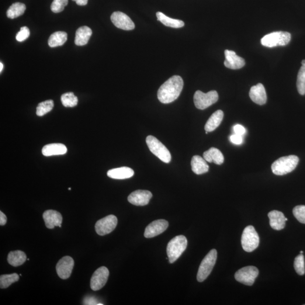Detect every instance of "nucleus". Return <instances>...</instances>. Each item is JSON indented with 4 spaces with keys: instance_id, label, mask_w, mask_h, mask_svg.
Listing matches in <instances>:
<instances>
[{
    "instance_id": "1",
    "label": "nucleus",
    "mask_w": 305,
    "mask_h": 305,
    "mask_svg": "<svg viewBox=\"0 0 305 305\" xmlns=\"http://www.w3.org/2000/svg\"><path fill=\"white\" fill-rule=\"evenodd\" d=\"M184 86L181 76L174 75L163 84L158 91V99L163 103H169L177 99Z\"/></svg>"
},
{
    "instance_id": "2",
    "label": "nucleus",
    "mask_w": 305,
    "mask_h": 305,
    "mask_svg": "<svg viewBox=\"0 0 305 305\" xmlns=\"http://www.w3.org/2000/svg\"><path fill=\"white\" fill-rule=\"evenodd\" d=\"M299 162V158L296 155H290L281 157L272 164V171L276 175H286L293 171Z\"/></svg>"
},
{
    "instance_id": "3",
    "label": "nucleus",
    "mask_w": 305,
    "mask_h": 305,
    "mask_svg": "<svg viewBox=\"0 0 305 305\" xmlns=\"http://www.w3.org/2000/svg\"><path fill=\"white\" fill-rule=\"evenodd\" d=\"M187 245L188 241L183 235L177 236L169 242L167 254L169 263L175 262L181 256L183 253L185 251Z\"/></svg>"
},
{
    "instance_id": "4",
    "label": "nucleus",
    "mask_w": 305,
    "mask_h": 305,
    "mask_svg": "<svg viewBox=\"0 0 305 305\" xmlns=\"http://www.w3.org/2000/svg\"><path fill=\"white\" fill-rule=\"evenodd\" d=\"M146 142L150 151L156 157L166 164H169L171 162V155L170 152L157 138L150 135L147 137Z\"/></svg>"
},
{
    "instance_id": "5",
    "label": "nucleus",
    "mask_w": 305,
    "mask_h": 305,
    "mask_svg": "<svg viewBox=\"0 0 305 305\" xmlns=\"http://www.w3.org/2000/svg\"><path fill=\"white\" fill-rule=\"evenodd\" d=\"M291 34L285 31H277L266 34L261 39L262 46L269 48L286 46L290 42Z\"/></svg>"
},
{
    "instance_id": "6",
    "label": "nucleus",
    "mask_w": 305,
    "mask_h": 305,
    "mask_svg": "<svg viewBox=\"0 0 305 305\" xmlns=\"http://www.w3.org/2000/svg\"><path fill=\"white\" fill-rule=\"evenodd\" d=\"M217 259V252L216 249H212L205 256L201 263L197 275L198 282H203L209 276L216 265Z\"/></svg>"
},
{
    "instance_id": "7",
    "label": "nucleus",
    "mask_w": 305,
    "mask_h": 305,
    "mask_svg": "<svg viewBox=\"0 0 305 305\" xmlns=\"http://www.w3.org/2000/svg\"><path fill=\"white\" fill-rule=\"evenodd\" d=\"M259 244V237L254 226L246 227L241 237V245L244 250L252 252L257 248Z\"/></svg>"
},
{
    "instance_id": "8",
    "label": "nucleus",
    "mask_w": 305,
    "mask_h": 305,
    "mask_svg": "<svg viewBox=\"0 0 305 305\" xmlns=\"http://www.w3.org/2000/svg\"><path fill=\"white\" fill-rule=\"evenodd\" d=\"M218 99L219 96L216 91H211L206 93L197 91L194 95L193 100L197 109L204 110L216 103Z\"/></svg>"
},
{
    "instance_id": "9",
    "label": "nucleus",
    "mask_w": 305,
    "mask_h": 305,
    "mask_svg": "<svg viewBox=\"0 0 305 305\" xmlns=\"http://www.w3.org/2000/svg\"><path fill=\"white\" fill-rule=\"evenodd\" d=\"M259 274L257 268L254 266H246L236 272L235 278L237 282L246 286H251Z\"/></svg>"
},
{
    "instance_id": "10",
    "label": "nucleus",
    "mask_w": 305,
    "mask_h": 305,
    "mask_svg": "<svg viewBox=\"0 0 305 305\" xmlns=\"http://www.w3.org/2000/svg\"><path fill=\"white\" fill-rule=\"evenodd\" d=\"M117 223V218L114 215L104 217L97 221L95 224L96 233L100 236L109 234L116 228Z\"/></svg>"
},
{
    "instance_id": "11",
    "label": "nucleus",
    "mask_w": 305,
    "mask_h": 305,
    "mask_svg": "<svg viewBox=\"0 0 305 305\" xmlns=\"http://www.w3.org/2000/svg\"><path fill=\"white\" fill-rule=\"evenodd\" d=\"M109 276V270L106 267H100L93 273L91 279V289L93 290H99L105 286Z\"/></svg>"
},
{
    "instance_id": "12",
    "label": "nucleus",
    "mask_w": 305,
    "mask_h": 305,
    "mask_svg": "<svg viewBox=\"0 0 305 305\" xmlns=\"http://www.w3.org/2000/svg\"><path fill=\"white\" fill-rule=\"evenodd\" d=\"M74 266V261L71 256H64L58 261L56 265L58 275L62 279H68L71 274Z\"/></svg>"
},
{
    "instance_id": "13",
    "label": "nucleus",
    "mask_w": 305,
    "mask_h": 305,
    "mask_svg": "<svg viewBox=\"0 0 305 305\" xmlns=\"http://www.w3.org/2000/svg\"><path fill=\"white\" fill-rule=\"evenodd\" d=\"M111 20L114 26L123 30H133L135 27L133 20L126 14L122 12H114L111 16Z\"/></svg>"
},
{
    "instance_id": "14",
    "label": "nucleus",
    "mask_w": 305,
    "mask_h": 305,
    "mask_svg": "<svg viewBox=\"0 0 305 305\" xmlns=\"http://www.w3.org/2000/svg\"><path fill=\"white\" fill-rule=\"evenodd\" d=\"M168 227L169 222L167 220H159L152 221L145 228L144 237L148 238L157 237L167 230Z\"/></svg>"
},
{
    "instance_id": "15",
    "label": "nucleus",
    "mask_w": 305,
    "mask_h": 305,
    "mask_svg": "<svg viewBox=\"0 0 305 305\" xmlns=\"http://www.w3.org/2000/svg\"><path fill=\"white\" fill-rule=\"evenodd\" d=\"M152 193L146 190H137L128 197V202L136 206L147 205L152 198Z\"/></svg>"
},
{
    "instance_id": "16",
    "label": "nucleus",
    "mask_w": 305,
    "mask_h": 305,
    "mask_svg": "<svg viewBox=\"0 0 305 305\" xmlns=\"http://www.w3.org/2000/svg\"><path fill=\"white\" fill-rule=\"evenodd\" d=\"M224 54L226 60L224 62V64L226 68L232 70H237L244 67L245 65L244 59L238 56L234 51L226 50Z\"/></svg>"
},
{
    "instance_id": "17",
    "label": "nucleus",
    "mask_w": 305,
    "mask_h": 305,
    "mask_svg": "<svg viewBox=\"0 0 305 305\" xmlns=\"http://www.w3.org/2000/svg\"><path fill=\"white\" fill-rule=\"evenodd\" d=\"M43 219L48 228L53 229L55 227H61L62 216L58 211L48 210L43 213Z\"/></svg>"
},
{
    "instance_id": "18",
    "label": "nucleus",
    "mask_w": 305,
    "mask_h": 305,
    "mask_svg": "<svg viewBox=\"0 0 305 305\" xmlns=\"http://www.w3.org/2000/svg\"><path fill=\"white\" fill-rule=\"evenodd\" d=\"M249 96L253 102L259 105H265L267 95L264 86L261 83L253 86L249 92Z\"/></svg>"
},
{
    "instance_id": "19",
    "label": "nucleus",
    "mask_w": 305,
    "mask_h": 305,
    "mask_svg": "<svg viewBox=\"0 0 305 305\" xmlns=\"http://www.w3.org/2000/svg\"><path fill=\"white\" fill-rule=\"evenodd\" d=\"M270 226L273 230L280 231L286 226V217L282 212L278 210L270 211L268 214Z\"/></svg>"
},
{
    "instance_id": "20",
    "label": "nucleus",
    "mask_w": 305,
    "mask_h": 305,
    "mask_svg": "<svg viewBox=\"0 0 305 305\" xmlns=\"http://www.w3.org/2000/svg\"><path fill=\"white\" fill-rule=\"evenodd\" d=\"M68 149L65 145L60 143L50 144L42 149V153L46 157L50 156L64 155L67 153Z\"/></svg>"
},
{
    "instance_id": "21",
    "label": "nucleus",
    "mask_w": 305,
    "mask_h": 305,
    "mask_svg": "<svg viewBox=\"0 0 305 305\" xmlns=\"http://www.w3.org/2000/svg\"><path fill=\"white\" fill-rule=\"evenodd\" d=\"M92 34V31L88 26L79 28L75 34V43L76 46H83L88 43Z\"/></svg>"
},
{
    "instance_id": "22",
    "label": "nucleus",
    "mask_w": 305,
    "mask_h": 305,
    "mask_svg": "<svg viewBox=\"0 0 305 305\" xmlns=\"http://www.w3.org/2000/svg\"><path fill=\"white\" fill-rule=\"evenodd\" d=\"M134 174L133 169L127 167L110 169L107 173L109 178L119 180L130 178L133 177Z\"/></svg>"
},
{
    "instance_id": "23",
    "label": "nucleus",
    "mask_w": 305,
    "mask_h": 305,
    "mask_svg": "<svg viewBox=\"0 0 305 305\" xmlns=\"http://www.w3.org/2000/svg\"><path fill=\"white\" fill-rule=\"evenodd\" d=\"M191 166L192 171L197 175L204 174L209 171V165L203 158L199 155H195L192 158Z\"/></svg>"
},
{
    "instance_id": "24",
    "label": "nucleus",
    "mask_w": 305,
    "mask_h": 305,
    "mask_svg": "<svg viewBox=\"0 0 305 305\" xmlns=\"http://www.w3.org/2000/svg\"><path fill=\"white\" fill-rule=\"evenodd\" d=\"M203 157L206 162H214L218 165L222 164L224 160L222 152L216 148H211L209 150L204 152Z\"/></svg>"
},
{
    "instance_id": "25",
    "label": "nucleus",
    "mask_w": 305,
    "mask_h": 305,
    "mask_svg": "<svg viewBox=\"0 0 305 305\" xmlns=\"http://www.w3.org/2000/svg\"><path fill=\"white\" fill-rule=\"evenodd\" d=\"M224 113L222 110H217L208 119L204 126V130L208 133L212 132L220 125L223 120Z\"/></svg>"
},
{
    "instance_id": "26",
    "label": "nucleus",
    "mask_w": 305,
    "mask_h": 305,
    "mask_svg": "<svg viewBox=\"0 0 305 305\" xmlns=\"http://www.w3.org/2000/svg\"><path fill=\"white\" fill-rule=\"evenodd\" d=\"M27 259L25 252L21 251L10 252L8 255V262L13 267H18L23 264Z\"/></svg>"
},
{
    "instance_id": "27",
    "label": "nucleus",
    "mask_w": 305,
    "mask_h": 305,
    "mask_svg": "<svg viewBox=\"0 0 305 305\" xmlns=\"http://www.w3.org/2000/svg\"><path fill=\"white\" fill-rule=\"evenodd\" d=\"M156 16L159 21L166 26L175 28V29H179L185 26V23L182 20L169 18L161 12H157L156 13Z\"/></svg>"
},
{
    "instance_id": "28",
    "label": "nucleus",
    "mask_w": 305,
    "mask_h": 305,
    "mask_svg": "<svg viewBox=\"0 0 305 305\" xmlns=\"http://www.w3.org/2000/svg\"><path fill=\"white\" fill-rule=\"evenodd\" d=\"M68 39V34L63 31H58L51 34L48 44L51 48L63 46Z\"/></svg>"
},
{
    "instance_id": "29",
    "label": "nucleus",
    "mask_w": 305,
    "mask_h": 305,
    "mask_svg": "<svg viewBox=\"0 0 305 305\" xmlns=\"http://www.w3.org/2000/svg\"><path fill=\"white\" fill-rule=\"evenodd\" d=\"M26 6L24 3L16 2L13 3L7 10L6 15L9 18L15 19L19 16H21L25 12Z\"/></svg>"
},
{
    "instance_id": "30",
    "label": "nucleus",
    "mask_w": 305,
    "mask_h": 305,
    "mask_svg": "<svg viewBox=\"0 0 305 305\" xmlns=\"http://www.w3.org/2000/svg\"><path fill=\"white\" fill-rule=\"evenodd\" d=\"M19 276L16 273L12 274L2 275L0 276V287L1 289L8 288L12 284L18 282Z\"/></svg>"
},
{
    "instance_id": "31",
    "label": "nucleus",
    "mask_w": 305,
    "mask_h": 305,
    "mask_svg": "<svg viewBox=\"0 0 305 305\" xmlns=\"http://www.w3.org/2000/svg\"><path fill=\"white\" fill-rule=\"evenodd\" d=\"M62 105L65 107H73L77 105L78 99L73 93H64L61 98Z\"/></svg>"
},
{
    "instance_id": "32",
    "label": "nucleus",
    "mask_w": 305,
    "mask_h": 305,
    "mask_svg": "<svg viewBox=\"0 0 305 305\" xmlns=\"http://www.w3.org/2000/svg\"><path fill=\"white\" fill-rule=\"evenodd\" d=\"M54 107L53 100H47L46 102H41L38 105L36 108V115L39 117H43L46 114L51 112Z\"/></svg>"
},
{
    "instance_id": "33",
    "label": "nucleus",
    "mask_w": 305,
    "mask_h": 305,
    "mask_svg": "<svg viewBox=\"0 0 305 305\" xmlns=\"http://www.w3.org/2000/svg\"><path fill=\"white\" fill-rule=\"evenodd\" d=\"M297 88L301 95H305V66L302 65L298 74Z\"/></svg>"
},
{
    "instance_id": "34",
    "label": "nucleus",
    "mask_w": 305,
    "mask_h": 305,
    "mask_svg": "<svg viewBox=\"0 0 305 305\" xmlns=\"http://www.w3.org/2000/svg\"><path fill=\"white\" fill-rule=\"evenodd\" d=\"M294 268L299 275H304L305 273V260L303 254L297 256L294 259Z\"/></svg>"
},
{
    "instance_id": "35",
    "label": "nucleus",
    "mask_w": 305,
    "mask_h": 305,
    "mask_svg": "<svg viewBox=\"0 0 305 305\" xmlns=\"http://www.w3.org/2000/svg\"><path fill=\"white\" fill-rule=\"evenodd\" d=\"M68 0H53L51 5V10L55 13L62 12L68 4Z\"/></svg>"
},
{
    "instance_id": "36",
    "label": "nucleus",
    "mask_w": 305,
    "mask_h": 305,
    "mask_svg": "<svg viewBox=\"0 0 305 305\" xmlns=\"http://www.w3.org/2000/svg\"><path fill=\"white\" fill-rule=\"evenodd\" d=\"M294 216L300 223L305 224V206L299 205L293 210Z\"/></svg>"
},
{
    "instance_id": "37",
    "label": "nucleus",
    "mask_w": 305,
    "mask_h": 305,
    "mask_svg": "<svg viewBox=\"0 0 305 305\" xmlns=\"http://www.w3.org/2000/svg\"><path fill=\"white\" fill-rule=\"evenodd\" d=\"M30 35V31L27 27H22L20 29L19 32L17 34L16 40L19 42H23V41L28 39Z\"/></svg>"
},
{
    "instance_id": "38",
    "label": "nucleus",
    "mask_w": 305,
    "mask_h": 305,
    "mask_svg": "<svg viewBox=\"0 0 305 305\" xmlns=\"http://www.w3.org/2000/svg\"><path fill=\"white\" fill-rule=\"evenodd\" d=\"M230 141L232 143L237 145H240L242 143L243 140L241 135L234 134L231 135L230 136Z\"/></svg>"
},
{
    "instance_id": "39",
    "label": "nucleus",
    "mask_w": 305,
    "mask_h": 305,
    "mask_svg": "<svg viewBox=\"0 0 305 305\" xmlns=\"http://www.w3.org/2000/svg\"><path fill=\"white\" fill-rule=\"evenodd\" d=\"M234 130L235 134L241 135H244L246 132V130L244 127L240 125V124H237L234 127Z\"/></svg>"
},
{
    "instance_id": "40",
    "label": "nucleus",
    "mask_w": 305,
    "mask_h": 305,
    "mask_svg": "<svg viewBox=\"0 0 305 305\" xmlns=\"http://www.w3.org/2000/svg\"><path fill=\"white\" fill-rule=\"evenodd\" d=\"M7 222V217L2 211H0V225L4 226Z\"/></svg>"
},
{
    "instance_id": "41",
    "label": "nucleus",
    "mask_w": 305,
    "mask_h": 305,
    "mask_svg": "<svg viewBox=\"0 0 305 305\" xmlns=\"http://www.w3.org/2000/svg\"><path fill=\"white\" fill-rule=\"evenodd\" d=\"M73 1H75L76 4L79 6H85L88 3V0H72Z\"/></svg>"
},
{
    "instance_id": "42",
    "label": "nucleus",
    "mask_w": 305,
    "mask_h": 305,
    "mask_svg": "<svg viewBox=\"0 0 305 305\" xmlns=\"http://www.w3.org/2000/svg\"><path fill=\"white\" fill-rule=\"evenodd\" d=\"M3 68V65L2 62H0V72H2Z\"/></svg>"
},
{
    "instance_id": "43",
    "label": "nucleus",
    "mask_w": 305,
    "mask_h": 305,
    "mask_svg": "<svg viewBox=\"0 0 305 305\" xmlns=\"http://www.w3.org/2000/svg\"><path fill=\"white\" fill-rule=\"evenodd\" d=\"M301 64H302V65L303 66H305V60L302 61V62H301Z\"/></svg>"
},
{
    "instance_id": "44",
    "label": "nucleus",
    "mask_w": 305,
    "mask_h": 305,
    "mask_svg": "<svg viewBox=\"0 0 305 305\" xmlns=\"http://www.w3.org/2000/svg\"><path fill=\"white\" fill-rule=\"evenodd\" d=\"M304 254V252L303 251H301L300 252V254Z\"/></svg>"
},
{
    "instance_id": "45",
    "label": "nucleus",
    "mask_w": 305,
    "mask_h": 305,
    "mask_svg": "<svg viewBox=\"0 0 305 305\" xmlns=\"http://www.w3.org/2000/svg\"><path fill=\"white\" fill-rule=\"evenodd\" d=\"M71 189V188H68V190H70Z\"/></svg>"
},
{
    "instance_id": "46",
    "label": "nucleus",
    "mask_w": 305,
    "mask_h": 305,
    "mask_svg": "<svg viewBox=\"0 0 305 305\" xmlns=\"http://www.w3.org/2000/svg\"><path fill=\"white\" fill-rule=\"evenodd\" d=\"M286 221H287V220H288V219H287V218H286Z\"/></svg>"
}]
</instances>
